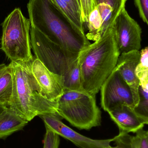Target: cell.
Here are the masks:
<instances>
[{
    "mask_svg": "<svg viewBox=\"0 0 148 148\" xmlns=\"http://www.w3.org/2000/svg\"><path fill=\"white\" fill-rule=\"evenodd\" d=\"M131 136L129 134L120 133L115 136L114 141L116 146H109L103 148H133L131 142Z\"/></svg>",
    "mask_w": 148,
    "mask_h": 148,
    "instance_id": "22",
    "label": "cell"
},
{
    "mask_svg": "<svg viewBox=\"0 0 148 148\" xmlns=\"http://www.w3.org/2000/svg\"><path fill=\"white\" fill-rule=\"evenodd\" d=\"M7 108H8V107L7 106L0 103V114H2L3 111H5Z\"/></svg>",
    "mask_w": 148,
    "mask_h": 148,
    "instance_id": "26",
    "label": "cell"
},
{
    "mask_svg": "<svg viewBox=\"0 0 148 148\" xmlns=\"http://www.w3.org/2000/svg\"><path fill=\"white\" fill-rule=\"evenodd\" d=\"M46 130V134L43 140V148H59L60 136L50 130L47 128Z\"/></svg>",
    "mask_w": 148,
    "mask_h": 148,
    "instance_id": "21",
    "label": "cell"
},
{
    "mask_svg": "<svg viewBox=\"0 0 148 148\" xmlns=\"http://www.w3.org/2000/svg\"><path fill=\"white\" fill-rule=\"evenodd\" d=\"M46 128L56 133L59 136L74 143L80 148H103L109 147L115 137L107 140H94L76 132L62 122L61 119L54 115L40 116Z\"/></svg>",
    "mask_w": 148,
    "mask_h": 148,
    "instance_id": "9",
    "label": "cell"
},
{
    "mask_svg": "<svg viewBox=\"0 0 148 148\" xmlns=\"http://www.w3.org/2000/svg\"><path fill=\"white\" fill-rule=\"evenodd\" d=\"M27 8L31 26L65 50L79 53L91 44L50 0H30Z\"/></svg>",
    "mask_w": 148,
    "mask_h": 148,
    "instance_id": "1",
    "label": "cell"
},
{
    "mask_svg": "<svg viewBox=\"0 0 148 148\" xmlns=\"http://www.w3.org/2000/svg\"><path fill=\"white\" fill-rule=\"evenodd\" d=\"M140 53L138 50L121 54L116 66L131 89L135 107L137 106L140 100V82L136 75L135 70L140 62Z\"/></svg>",
    "mask_w": 148,
    "mask_h": 148,
    "instance_id": "11",
    "label": "cell"
},
{
    "mask_svg": "<svg viewBox=\"0 0 148 148\" xmlns=\"http://www.w3.org/2000/svg\"><path fill=\"white\" fill-rule=\"evenodd\" d=\"M30 37L31 49L35 57L50 72L64 78L80 53L65 50L32 26L30 28Z\"/></svg>",
    "mask_w": 148,
    "mask_h": 148,
    "instance_id": "6",
    "label": "cell"
},
{
    "mask_svg": "<svg viewBox=\"0 0 148 148\" xmlns=\"http://www.w3.org/2000/svg\"><path fill=\"white\" fill-rule=\"evenodd\" d=\"M81 52L64 79V88L74 90H83L81 87L80 66L81 62Z\"/></svg>",
    "mask_w": 148,
    "mask_h": 148,
    "instance_id": "17",
    "label": "cell"
},
{
    "mask_svg": "<svg viewBox=\"0 0 148 148\" xmlns=\"http://www.w3.org/2000/svg\"><path fill=\"white\" fill-rule=\"evenodd\" d=\"M28 123L8 108L0 114V139L21 130Z\"/></svg>",
    "mask_w": 148,
    "mask_h": 148,
    "instance_id": "14",
    "label": "cell"
},
{
    "mask_svg": "<svg viewBox=\"0 0 148 148\" xmlns=\"http://www.w3.org/2000/svg\"><path fill=\"white\" fill-rule=\"evenodd\" d=\"M113 26L120 54L134 50L139 51L141 47L142 29L125 8L118 15Z\"/></svg>",
    "mask_w": 148,
    "mask_h": 148,
    "instance_id": "8",
    "label": "cell"
},
{
    "mask_svg": "<svg viewBox=\"0 0 148 148\" xmlns=\"http://www.w3.org/2000/svg\"><path fill=\"white\" fill-rule=\"evenodd\" d=\"M57 112L62 119L80 130H89L101 124V112L96 96L84 90L64 88L57 101Z\"/></svg>",
    "mask_w": 148,
    "mask_h": 148,
    "instance_id": "4",
    "label": "cell"
},
{
    "mask_svg": "<svg viewBox=\"0 0 148 148\" xmlns=\"http://www.w3.org/2000/svg\"><path fill=\"white\" fill-rule=\"evenodd\" d=\"M30 69L45 97L57 102L64 90L63 77L50 72L36 57L30 63Z\"/></svg>",
    "mask_w": 148,
    "mask_h": 148,
    "instance_id": "10",
    "label": "cell"
},
{
    "mask_svg": "<svg viewBox=\"0 0 148 148\" xmlns=\"http://www.w3.org/2000/svg\"><path fill=\"white\" fill-rule=\"evenodd\" d=\"M81 53L82 88L90 95L96 96L103 84L116 66L120 55L113 25Z\"/></svg>",
    "mask_w": 148,
    "mask_h": 148,
    "instance_id": "3",
    "label": "cell"
},
{
    "mask_svg": "<svg viewBox=\"0 0 148 148\" xmlns=\"http://www.w3.org/2000/svg\"><path fill=\"white\" fill-rule=\"evenodd\" d=\"M140 62L135 70V74L140 80V85L145 90H148V49L146 47L140 52Z\"/></svg>",
    "mask_w": 148,
    "mask_h": 148,
    "instance_id": "18",
    "label": "cell"
},
{
    "mask_svg": "<svg viewBox=\"0 0 148 148\" xmlns=\"http://www.w3.org/2000/svg\"><path fill=\"white\" fill-rule=\"evenodd\" d=\"M107 112L118 126L120 133L136 134L146 124L135 112L134 108L126 104L116 106Z\"/></svg>",
    "mask_w": 148,
    "mask_h": 148,
    "instance_id": "12",
    "label": "cell"
},
{
    "mask_svg": "<svg viewBox=\"0 0 148 148\" xmlns=\"http://www.w3.org/2000/svg\"><path fill=\"white\" fill-rule=\"evenodd\" d=\"M82 18L83 24H86L88 21L89 16L94 9L93 0H81Z\"/></svg>",
    "mask_w": 148,
    "mask_h": 148,
    "instance_id": "23",
    "label": "cell"
},
{
    "mask_svg": "<svg viewBox=\"0 0 148 148\" xmlns=\"http://www.w3.org/2000/svg\"><path fill=\"white\" fill-rule=\"evenodd\" d=\"M134 3L140 17L144 23L148 24V0H134Z\"/></svg>",
    "mask_w": 148,
    "mask_h": 148,
    "instance_id": "24",
    "label": "cell"
},
{
    "mask_svg": "<svg viewBox=\"0 0 148 148\" xmlns=\"http://www.w3.org/2000/svg\"><path fill=\"white\" fill-rule=\"evenodd\" d=\"M8 67V65L7 66L5 64H0V76L1 75L5 72Z\"/></svg>",
    "mask_w": 148,
    "mask_h": 148,
    "instance_id": "25",
    "label": "cell"
},
{
    "mask_svg": "<svg viewBox=\"0 0 148 148\" xmlns=\"http://www.w3.org/2000/svg\"><path fill=\"white\" fill-rule=\"evenodd\" d=\"M133 148H148V132L143 129L138 130L134 136H131Z\"/></svg>",
    "mask_w": 148,
    "mask_h": 148,
    "instance_id": "20",
    "label": "cell"
},
{
    "mask_svg": "<svg viewBox=\"0 0 148 148\" xmlns=\"http://www.w3.org/2000/svg\"><path fill=\"white\" fill-rule=\"evenodd\" d=\"M31 62L10 63L13 90L8 108L28 122L44 115H54L62 119L57 112V102L47 99L35 79L30 69Z\"/></svg>",
    "mask_w": 148,
    "mask_h": 148,
    "instance_id": "2",
    "label": "cell"
},
{
    "mask_svg": "<svg viewBox=\"0 0 148 148\" xmlns=\"http://www.w3.org/2000/svg\"><path fill=\"white\" fill-rule=\"evenodd\" d=\"M81 31H84L81 5L77 0H50Z\"/></svg>",
    "mask_w": 148,
    "mask_h": 148,
    "instance_id": "15",
    "label": "cell"
},
{
    "mask_svg": "<svg viewBox=\"0 0 148 148\" xmlns=\"http://www.w3.org/2000/svg\"><path fill=\"white\" fill-rule=\"evenodd\" d=\"M13 90V76L10 64L0 76V103L8 107Z\"/></svg>",
    "mask_w": 148,
    "mask_h": 148,
    "instance_id": "16",
    "label": "cell"
},
{
    "mask_svg": "<svg viewBox=\"0 0 148 148\" xmlns=\"http://www.w3.org/2000/svg\"><path fill=\"white\" fill-rule=\"evenodd\" d=\"M94 9L98 11L102 20V36L114 24L121 11L125 8L127 0H93Z\"/></svg>",
    "mask_w": 148,
    "mask_h": 148,
    "instance_id": "13",
    "label": "cell"
},
{
    "mask_svg": "<svg viewBox=\"0 0 148 148\" xmlns=\"http://www.w3.org/2000/svg\"><path fill=\"white\" fill-rule=\"evenodd\" d=\"M30 26L29 19L19 8L13 10L2 23L1 49L11 62L30 63L33 61Z\"/></svg>",
    "mask_w": 148,
    "mask_h": 148,
    "instance_id": "5",
    "label": "cell"
},
{
    "mask_svg": "<svg viewBox=\"0 0 148 148\" xmlns=\"http://www.w3.org/2000/svg\"><path fill=\"white\" fill-rule=\"evenodd\" d=\"M139 103L134 108L137 115L148 124V90L143 89L140 85L139 88Z\"/></svg>",
    "mask_w": 148,
    "mask_h": 148,
    "instance_id": "19",
    "label": "cell"
},
{
    "mask_svg": "<svg viewBox=\"0 0 148 148\" xmlns=\"http://www.w3.org/2000/svg\"><path fill=\"white\" fill-rule=\"evenodd\" d=\"M100 90L101 105L105 111L122 104L134 108L131 89L116 67L103 84Z\"/></svg>",
    "mask_w": 148,
    "mask_h": 148,
    "instance_id": "7",
    "label": "cell"
}]
</instances>
